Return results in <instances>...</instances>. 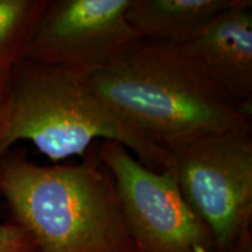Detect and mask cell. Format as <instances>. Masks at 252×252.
Segmentation results:
<instances>
[{"mask_svg": "<svg viewBox=\"0 0 252 252\" xmlns=\"http://www.w3.org/2000/svg\"><path fill=\"white\" fill-rule=\"evenodd\" d=\"M169 48L229 100L252 110L251 0H239L188 42Z\"/></svg>", "mask_w": 252, "mask_h": 252, "instance_id": "obj_7", "label": "cell"}, {"mask_svg": "<svg viewBox=\"0 0 252 252\" xmlns=\"http://www.w3.org/2000/svg\"><path fill=\"white\" fill-rule=\"evenodd\" d=\"M239 0H130L126 19L141 40L178 47L201 33Z\"/></svg>", "mask_w": 252, "mask_h": 252, "instance_id": "obj_8", "label": "cell"}, {"mask_svg": "<svg viewBox=\"0 0 252 252\" xmlns=\"http://www.w3.org/2000/svg\"><path fill=\"white\" fill-rule=\"evenodd\" d=\"M179 187L209 230L216 252L251 238L252 132L204 135L168 154Z\"/></svg>", "mask_w": 252, "mask_h": 252, "instance_id": "obj_4", "label": "cell"}, {"mask_svg": "<svg viewBox=\"0 0 252 252\" xmlns=\"http://www.w3.org/2000/svg\"><path fill=\"white\" fill-rule=\"evenodd\" d=\"M87 80L167 158L204 135L252 132L251 110L229 100L169 47L141 40Z\"/></svg>", "mask_w": 252, "mask_h": 252, "instance_id": "obj_2", "label": "cell"}, {"mask_svg": "<svg viewBox=\"0 0 252 252\" xmlns=\"http://www.w3.org/2000/svg\"><path fill=\"white\" fill-rule=\"evenodd\" d=\"M138 252H216L209 230L185 200L172 168L156 172L122 144L98 141Z\"/></svg>", "mask_w": 252, "mask_h": 252, "instance_id": "obj_5", "label": "cell"}, {"mask_svg": "<svg viewBox=\"0 0 252 252\" xmlns=\"http://www.w3.org/2000/svg\"><path fill=\"white\" fill-rule=\"evenodd\" d=\"M130 0H47L25 60L82 76L102 70L141 41L127 19Z\"/></svg>", "mask_w": 252, "mask_h": 252, "instance_id": "obj_6", "label": "cell"}, {"mask_svg": "<svg viewBox=\"0 0 252 252\" xmlns=\"http://www.w3.org/2000/svg\"><path fill=\"white\" fill-rule=\"evenodd\" d=\"M0 195L37 252H138L98 141L72 165H40L9 150L0 159Z\"/></svg>", "mask_w": 252, "mask_h": 252, "instance_id": "obj_1", "label": "cell"}, {"mask_svg": "<svg viewBox=\"0 0 252 252\" xmlns=\"http://www.w3.org/2000/svg\"><path fill=\"white\" fill-rule=\"evenodd\" d=\"M0 252H37L30 235L15 223L0 224Z\"/></svg>", "mask_w": 252, "mask_h": 252, "instance_id": "obj_10", "label": "cell"}, {"mask_svg": "<svg viewBox=\"0 0 252 252\" xmlns=\"http://www.w3.org/2000/svg\"><path fill=\"white\" fill-rule=\"evenodd\" d=\"M24 140L54 163L82 158L97 141L112 140L153 171L168 167L166 154L104 102L86 76L25 59L11 70L0 118V159Z\"/></svg>", "mask_w": 252, "mask_h": 252, "instance_id": "obj_3", "label": "cell"}, {"mask_svg": "<svg viewBox=\"0 0 252 252\" xmlns=\"http://www.w3.org/2000/svg\"><path fill=\"white\" fill-rule=\"evenodd\" d=\"M11 70H0V118H1L2 111H4L6 104V99H7Z\"/></svg>", "mask_w": 252, "mask_h": 252, "instance_id": "obj_11", "label": "cell"}, {"mask_svg": "<svg viewBox=\"0 0 252 252\" xmlns=\"http://www.w3.org/2000/svg\"><path fill=\"white\" fill-rule=\"evenodd\" d=\"M47 0H0V70L24 59Z\"/></svg>", "mask_w": 252, "mask_h": 252, "instance_id": "obj_9", "label": "cell"}]
</instances>
